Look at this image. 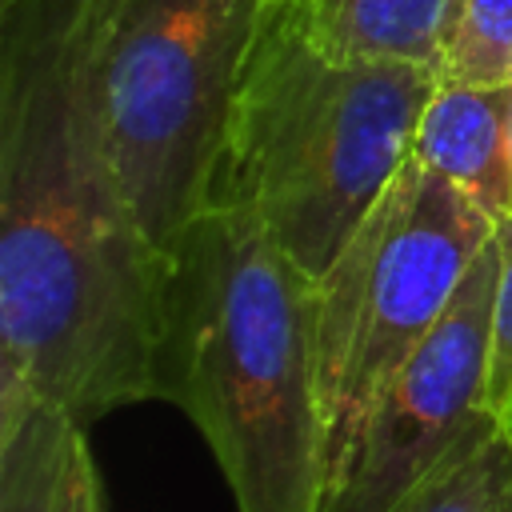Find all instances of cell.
<instances>
[{
    "mask_svg": "<svg viewBox=\"0 0 512 512\" xmlns=\"http://www.w3.org/2000/svg\"><path fill=\"white\" fill-rule=\"evenodd\" d=\"M164 288L96 100L88 0H0V392L80 428L156 400Z\"/></svg>",
    "mask_w": 512,
    "mask_h": 512,
    "instance_id": "obj_1",
    "label": "cell"
},
{
    "mask_svg": "<svg viewBox=\"0 0 512 512\" xmlns=\"http://www.w3.org/2000/svg\"><path fill=\"white\" fill-rule=\"evenodd\" d=\"M156 400L196 424L236 512H324L316 280L244 208H204L168 256Z\"/></svg>",
    "mask_w": 512,
    "mask_h": 512,
    "instance_id": "obj_2",
    "label": "cell"
},
{
    "mask_svg": "<svg viewBox=\"0 0 512 512\" xmlns=\"http://www.w3.org/2000/svg\"><path fill=\"white\" fill-rule=\"evenodd\" d=\"M432 92V68L332 60L292 12H268L208 208L252 212L320 280L408 164Z\"/></svg>",
    "mask_w": 512,
    "mask_h": 512,
    "instance_id": "obj_3",
    "label": "cell"
},
{
    "mask_svg": "<svg viewBox=\"0 0 512 512\" xmlns=\"http://www.w3.org/2000/svg\"><path fill=\"white\" fill-rule=\"evenodd\" d=\"M264 16L268 0H88L108 144L164 256L212 200L228 116Z\"/></svg>",
    "mask_w": 512,
    "mask_h": 512,
    "instance_id": "obj_4",
    "label": "cell"
},
{
    "mask_svg": "<svg viewBox=\"0 0 512 512\" xmlns=\"http://www.w3.org/2000/svg\"><path fill=\"white\" fill-rule=\"evenodd\" d=\"M496 220L416 156L316 280L328 488L400 364L452 304Z\"/></svg>",
    "mask_w": 512,
    "mask_h": 512,
    "instance_id": "obj_5",
    "label": "cell"
},
{
    "mask_svg": "<svg viewBox=\"0 0 512 512\" xmlns=\"http://www.w3.org/2000/svg\"><path fill=\"white\" fill-rule=\"evenodd\" d=\"M496 280L500 240L492 236L464 272L440 324L388 380L328 488L324 512H396L488 416L484 384Z\"/></svg>",
    "mask_w": 512,
    "mask_h": 512,
    "instance_id": "obj_6",
    "label": "cell"
},
{
    "mask_svg": "<svg viewBox=\"0 0 512 512\" xmlns=\"http://www.w3.org/2000/svg\"><path fill=\"white\" fill-rule=\"evenodd\" d=\"M412 156L456 184L496 224L512 216V84H436Z\"/></svg>",
    "mask_w": 512,
    "mask_h": 512,
    "instance_id": "obj_7",
    "label": "cell"
},
{
    "mask_svg": "<svg viewBox=\"0 0 512 512\" xmlns=\"http://www.w3.org/2000/svg\"><path fill=\"white\" fill-rule=\"evenodd\" d=\"M448 4L452 0H300L288 12L332 60L416 64L436 72Z\"/></svg>",
    "mask_w": 512,
    "mask_h": 512,
    "instance_id": "obj_8",
    "label": "cell"
},
{
    "mask_svg": "<svg viewBox=\"0 0 512 512\" xmlns=\"http://www.w3.org/2000/svg\"><path fill=\"white\" fill-rule=\"evenodd\" d=\"M80 432L68 412L0 392V512H60Z\"/></svg>",
    "mask_w": 512,
    "mask_h": 512,
    "instance_id": "obj_9",
    "label": "cell"
},
{
    "mask_svg": "<svg viewBox=\"0 0 512 512\" xmlns=\"http://www.w3.org/2000/svg\"><path fill=\"white\" fill-rule=\"evenodd\" d=\"M396 512H512V428L484 416Z\"/></svg>",
    "mask_w": 512,
    "mask_h": 512,
    "instance_id": "obj_10",
    "label": "cell"
},
{
    "mask_svg": "<svg viewBox=\"0 0 512 512\" xmlns=\"http://www.w3.org/2000/svg\"><path fill=\"white\" fill-rule=\"evenodd\" d=\"M436 84H512V0H452Z\"/></svg>",
    "mask_w": 512,
    "mask_h": 512,
    "instance_id": "obj_11",
    "label": "cell"
},
{
    "mask_svg": "<svg viewBox=\"0 0 512 512\" xmlns=\"http://www.w3.org/2000/svg\"><path fill=\"white\" fill-rule=\"evenodd\" d=\"M500 240V280L492 304V344H488V384H484V412L512 428V216L496 228Z\"/></svg>",
    "mask_w": 512,
    "mask_h": 512,
    "instance_id": "obj_12",
    "label": "cell"
},
{
    "mask_svg": "<svg viewBox=\"0 0 512 512\" xmlns=\"http://www.w3.org/2000/svg\"><path fill=\"white\" fill-rule=\"evenodd\" d=\"M60 512H108V504H104V480H100V468H96V452H92L88 432H80V440H76Z\"/></svg>",
    "mask_w": 512,
    "mask_h": 512,
    "instance_id": "obj_13",
    "label": "cell"
},
{
    "mask_svg": "<svg viewBox=\"0 0 512 512\" xmlns=\"http://www.w3.org/2000/svg\"><path fill=\"white\" fill-rule=\"evenodd\" d=\"M300 0H268V12H288V8H296Z\"/></svg>",
    "mask_w": 512,
    "mask_h": 512,
    "instance_id": "obj_14",
    "label": "cell"
}]
</instances>
